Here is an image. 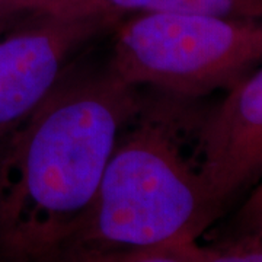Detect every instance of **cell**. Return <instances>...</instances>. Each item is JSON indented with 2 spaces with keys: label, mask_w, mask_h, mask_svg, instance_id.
<instances>
[{
  "label": "cell",
  "mask_w": 262,
  "mask_h": 262,
  "mask_svg": "<svg viewBox=\"0 0 262 262\" xmlns=\"http://www.w3.org/2000/svg\"><path fill=\"white\" fill-rule=\"evenodd\" d=\"M2 6L31 13H47L58 16H92V0H0Z\"/></svg>",
  "instance_id": "8"
},
{
  "label": "cell",
  "mask_w": 262,
  "mask_h": 262,
  "mask_svg": "<svg viewBox=\"0 0 262 262\" xmlns=\"http://www.w3.org/2000/svg\"><path fill=\"white\" fill-rule=\"evenodd\" d=\"M120 19L32 13L0 35V133L15 127L58 84L69 57Z\"/></svg>",
  "instance_id": "4"
},
{
  "label": "cell",
  "mask_w": 262,
  "mask_h": 262,
  "mask_svg": "<svg viewBox=\"0 0 262 262\" xmlns=\"http://www.w3.org/2000/svg\"><path fill=\"white\" fill-rule=\"evenodd\" d=\"M29 15H32V13L0 5V35L3 32H6L8 29L12 28V27H15L18 22H20L22 19H25Z\"/></svg>",
  "instance_id": "11"
},
{
  "label": "cell",
  "mask_w": 262,
  "mask_h": 262,
  "mask_svg": "<svg viewBox=\"0 0 262 262\" xmlns=\"http://www.w3.org/2000/svg\"><path fill=\"white\" fill-rule=\"evenodd\" d=\"M143 105L108 73L60 83L0 150V258L58 262L95 206L122 131Z\"/></svg>",
  "instance_id": "1"
},
{
  "label": "cell",
  "mask_w": 262,
  "mask_h": 262,
  "mask_svg": "<svg viewBox=\"0 0 262 262\" xmlns=\"http://www.w3.org/2000/svg\"><path fill=\"white\" fill-rule=\"evenodd\" d=\"M262 63V20L149 12L118 24L110 72L175 98L232 88Z\"/></svg>",
  "instance_id": "3"
},
{
  "label": "cell",
  "mask_w": 262,
  "mask_h": 262,
  "mask_svg": "<svg viewBox=\"0 0 262 262\" xmlns=\"http://www.w3.org/2000/svg\"><path fill=\"white\" fill-rule=\"evenodd\" d=\"M206 248L196 242L159 245L137 249H89L66 252L58 262H203Z\"/></svg>",
  "instance_id": "7"
},
{
  "label": "cell",
  "mask_w": 262,
  "mask_h": 262,
  "mask_svg": "<svg viewBox=\"0 0 262 262\" xmlns=\"http://www.w3.org/2000/svg\"><path fill=\"white\" fill-rule=\"evenodd\" d=\"M203 262H262V234H248L225 249H207Z\"/></svg>",
  "instance_id": "9"
},
{
  "label": "cell",
  "mask_w": 262,
  "mask_h": 262,
  "mask_svg": "<svg viewBox=\"0 0 262 262\" xmlns=\"http://www.w3.org/2000/svg\"><path fill=\"white\" fill-rule=\"evenodd\" d=\"M259 234H262V233H259Z\"/></svg>",
  "instance_id": "12"
},
{
  "label": "cell",
  "mask_w": 262,
  "mask_h": 262,
  "mask_svg": "<svg viewBox=\"0 0 262 262\" xmlns=\"http://www.w3.org/2000/svg\"><path fill=\"white\" fill-rule=\"evenodd\" d=\"M181 108L175 101L141 105L118 139L91 217L69 251L196 242L220 213L198 160L185 153Z\"/></svg>",
  "instance_id": "2"
},
{
  "label": "cell",
  "mask_w": 262,
  "mask_h": 262,
  "mask_svg": "<svg viewBox=\"0 0 262 262\" xmlns=\"http://www.w3.org/2000/svg\"><path fill=\"white\" fill-rule=\"evenodd\" d=\"M241 222L244 236L262 233V182L245 203L241 211Z\"/></svg>",
  "instance_id": "10"
},
{
  "label": "cell",
  "mask_w": 262,
  "mask_h": 262,
  "mask_svg": "<svg viewBox=\"0 0 262 262\" xmlns=\"http://www.w3.org/2000/svg\"><path fill=\"white\" fill-rule=\"evenodd\" d=\"M95 13L124 15L166 12L213 18L262 20V0H92Z\"/></svg>",
  "instance_id": "6"
},
{
  "label": "cell",
  "mask_w": 262,
  "mask_h": 262,
  "mask_svg": "<svg viewBox=\"0 0 262 262\" xmlns=\"http://www.w3.org/2000/svg\"><path fill=\"white\" fill-rule=\"evenodd\" d=\"M196 160L220 207L262 173V64L230 88L198 127Z\"/></svg>",
  "instance_id": "5"
}]
</instances>
